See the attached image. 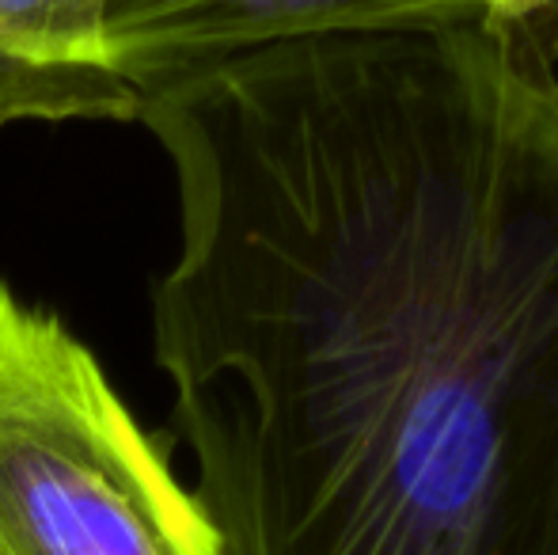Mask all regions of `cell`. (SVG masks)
Here are the masks:
<instances>
[{"mask_svg":"<svg viewBox=\"0 0 558 555\" xmlns=\"http://www.w3.org/2000/svg\"><path fill=\"white\" fill-rule=\"evenodd\" d=\"M137 122L225 555H558V65L478 12L240 53Z\"/></svg>","mask_w":558,"mask_h":555,"instance_id":"obj_1","label":"cell"},{"mask_svg":"<svg viewBox=\"0 0 558 555\" xmlns=\"http://www.w3.org/2000/svg\"><path fill=\"white\" fill-rule=\"evenodd\" d=\"M214 4H221V0H111L107 4V38H111V50L118 43H125V38L168 27V23L198 15Z\"/></svg>","mask_w":558,"mask_h":555,"instance_id":"obj_5","label":"cell"},{"mask_svg":"<svg viewBox=\"0 0 558 555\" xmlns=\"http://www.w3.org/2000/svg\"><path fill=\"white\" fill-rule=\"evenodd\" d=\"M483 12V0H221L198 15L114 46V65L145 104L153 92L266 46L324 35L452 23Z\"/></svg>","mask_w":558,"mask_h":555,"instance_id":"obj_3","label":"cell"},{"mask_svg":"<svg viewBox=\"0 0 558 555\" xmlns=\"http://www.w3.org/2000/svg\"><path fill=\"white\" fill-rule=\"evenodd\" d=\"M483 15L517 27L551 65H558V0H483Z\"/></svg>","mask_w":558,"mask_h":555,"instance_id":"obj_6","label":"cell"},{"mask_svg":"<svg viewBox=\"0 0 558 555\" xmlns=\"http://www.w3.org/2000/svg\"><path fill=\"white\" fill-rule=\"evenodd\" d=\"M111 0H0V126L137 122L107 38Z\"/></svg>","mask_w":558,"mask_h":555,"instance_id":"obj_4","label":"cell"},{"mask_svg":"<svg viewBox=\"0 0 558 555\" xmlns=\"http://www.w3.org/2000/svg\"><path fill=\"white\" fill-rule=\"evenodd\" d=\"M96 350L0 278V555H225Z\"/></svg>","mask_w":558,"mask_h":555,"instance_id":"obj_2","label":"cell"}]
</instances>
